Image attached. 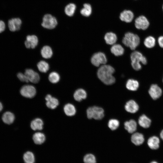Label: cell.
Returning <instances> with one entry per match:
<instances>
[{
  "mask_svg": "<svg viewBox=\"0 0 163 163\" xmlns=\"http://www.w3.org/2000/svg\"><path fill=\"white\" fill-rule=\"evenodd\" d=\"M150 163H158L157 161H151Z\"/></svg>",
  "mask_w": 163,
  "mask_h": 163,
  "instance_id": "cell-42",
  "label": "cell"
},
{
  "mask_svg": "<svg viewBox=\"0 0 163 163\" xmlns=\"http://www.w3.org/2000/svg\"><path fill=\"white\" fill-rule=\"evenodd\" d=\"M45 99L46 101V106L50 109H55L59 104V101L55 97H53L50 94H47L46 96Z\"/></svg>",
  "mask_w": 163,
  "mask_h": 163,
  "instance_id": "cell-14",
  "label": "cell"
},
{
  "mask_svg": "<svg viewBox=\"0 0 163 163\" xmlns=\"http://www.w3.org/2000/svg\"><path fill=\"white\" fill-rule=\"evenodd\" d=\"M43 123L40 118H36L33 120L30 123V127L34 130H41L43 128Z\"/></svg>",
  "mask_w": 163,
  "mask_h": 163,
  "instance_id": "cell-22",
  "label": "cell"
},
{
  "mask_svg": "<svg viewBox=\"0 0 163 163\" xmlns=\"http://www.w3.org/2000/svg\"><path fill=\"white\" fill-rule=\"evenodd\" d=\"M88 118L89 119L94 118L99 120L102 119L104 116V110L100 107L93 106L89 107L87 110Z\"/></svg>",
  "mask_w": 163,
  "mask_h": 163,
  "instance_id": "cell-4",
  "label": "cell"
},
{
  "mask_svg": "<svg viewBox=\"0 0 163 163\" xmlns=\"http://www.w3.org/2000/svg\"><path fill=\"white\" fill-rule=\"evenodd\" d=\"M140 39L136 34L128 32L126 33L123 37L122 42L126 46L132 50H135L140 43Z\"/></svg>",
  "mask_w": 163,
  "mask_h": 163,
  "instance_id": "cell-2",
  "label": "cell"
},
{
  "mask_svg": "<svg viewBox=\"0 0 163 163\" xmlns=\"http://www.w3.org/2000/svg\"><path fill=\"white\" fill-rule=\"evenodd\" d=\"M63 110L65 114L68 116H73L76 112L75 106L72 104L70 103L66 104L64 107Z\"/></svg>",
  "mask_w": 163,
  "mask_h": 163,
  "instance_id": "cell-28",
  "label": "cell"
},
{
  "mask_svg": "<svg viewBox=\"0 0 163 163\" xmlns=\"http://www.w3.org/2000/svg\"><path fill=\"white\" fill-rule=\"evenodd\" d=\"M40 54L42 57L45 59L51 58L53 54L52 48L49 45L43 46L40 50Z\"/></svg>",
  "mask_w": 163,
  "mask_h": 163,
  "instance_id": "cell-19",
  "label": "cell"
},
{
  "mask_svg": "<svg viewBox=\"0 0 163 163\" xmlns=\"http://www.w3.org/2000/svg\"><path fill=\"white\" fill-rule=\"evenodd\" d=\"M3 109V106L2 103L0 101V113L2 110Z\"/></svg>",
  "mask_w": 163,
  "mask_h": 163,
  "instance_id": "cell-40",
  "label": "cell"
},
{
  "mask_svg": "<svg viewBox=\"0 0 163 163\" xmlns=\"http://www.w3.org/2000/svg\"><path fill=\"white\" fill-rule=\"evenodd\" d=\"M60 77L57 72L53 71L48 76V79L50 82L53 84H56L60 81Z\"/></svg>",
  "mask_w": 163,
  "mask_h": 163,
  "instance_id": "cell-32",
  "label": "cell"
},
{
  "mask_svg": "<svg viewBox=\"0 0 163 163\" xmlns=\"http://www.w3.org/2000/svg\"></svg>",
  "mask_w": 163,
  "mask_h": 163,
  "instance_id": "cell-44",
  "label": "cell"
},
{
  "mask_svg": "<svg viewBox=\"0 0 163 163\" xmlns=\"http://www.w3.org/2000/svg\"><path fill=\"white\" fill-rule=\"evenodd\" d=\"M15 116L11 112L7 111L3 113L2 116V121L5 124L10 125L12 124L14 121Z\"/></svg>",
  "mask_w": 163,
  "mask_h": 163,
  "instance_id": "cell-13",
  "label": "cell"
},
{
  "mask_svg": "<svg viewBox=\"0 0 163 163\" xmlns=\"http://www.w3.org/2000/svg\"><path fill=\"white\" fill-rule=\"evenodd\" d=\"M22 24V21L19 18H12L8 20L6 27L11 32H15L19 30Z\"/></svg>",
  "mask_w": 163,
  "mask_h": 163,
  "instance_id": "cell-6",
  "label": "cell"
},
{
  "mask_svg": "<svg viewBox=\"0 0 163 163\" xmlns=\"http://www.w3.org/2000/svg\"><path fill=\"white\" fill-rule=\"evenodd\" d=\"M37 66L38 70L41 72L46 73L50 69V65L46 61L41 60L38 62L37 64Z\"/></svg>",
  "mask_w": 163,
  "mask_h": 163,
  "instance_id": "cell-27",
  "label": "cell"
},
{
  "mask_svg": "<svg viewBox=\"0 0 163 163\" xmlns=\"http://www.w3.org/2000/svg\"><path fill=\"white\" fill-rule=\"evenodd\" d=\"M131 140L132 142L136 146H139L144 142L145 139L143 135L141 133H136L131 136Z\"/></svg>",
  "mask_w": 163,
  "mask_h": 163,
  "instance_id": "cell-16",
  "label": "cell"
},
{
  "mask_svg": "<svg viewBox=\"0 0 163 163\" xmlns=\"http://www.w3.org/2000/svg\"><path fill=\"white\" fill-rule=\"evenodd\" d=\"M144 44L147 48H152L155 45V40L152 36H148L145 39Z\"/></svg>",
  "mask_w": 163,
  "mask_h": 163,
  "instance_id": "cell-34",
  "label": "cell"
},
{
  "mask_svg": "<svg viewBox=\"0 0 163 163\" xmlns=\"http://www.w3.org/2000/svg\"><path fill=\"white\" fill-rule=\"evenodd\" d=\"M22 158L24 163H35V155L31 151H27L25 152L23 155Z\"/></svg>",
  "mask_w": 163,
  "mask_h": 163,
  "instance_id": "cell-20",
  "label": "cell"
},
{
  "mask_svg": "<svg viewBox=\"0 0 163 163\" xmlns=\"http://www.w3.org/2000/svg\"><path fill=\"white\" fill-rule=\"evenodd\" d=\"M20 92L24 97L27 98H32L36 94V90L32 85H23L21 88Z\"/></svg>",
  "mask_w": 163,
  "mask_h": 163,
  "instance_id": "cell-7",
  "label": "cell"
},
{
  "mask_svg": "<svg viewBox=\"0 0 163 163\" xmlns=\"http://www.w3.org/2000/svg\"><path fill=\"white\" fill-rule=\"evenodd\" d=\"M104 39L107 44L113 45L116 42L117 37L115 34L112 32H109L105 34Z\"/></svg>",
  "mask_w": 163,
  "mask_h": 163,
  "instance_id": "cell-26",
  "label": "cell"
},
{
  "mask_svg": "<svg viewBox=\"0 0 163 163\" xmlns=\"http://www.w3.org/2000/svg\"><path fill=\"white\" fill-rule=\"evenodd\" d=\"M149 93L153 99L156 100L161 96L162 91L157 84H152L149 89Z\"/></svg>",
  "mask_w": 163,
  "mask_h": 163,
  "instance_id": "cell-12",
  "label": "cell"
},
{
  "mask_svg": "<svg viewBox=\"0 0 163 163\" xmlns=\"http://www.w3.org/2000/svg\"><path fill=\"white\" fill-rule=\"evenodd\" d=\"M32 139L34 143L38 145L43 144L46 140L45 135L40 132L35 133L33 136Z\"/></svg>",
  "mask_w": 163,
  "mask_h": 163,
  "instance_id": "cell-23",
  "label": "cell"
},
{
  "mask_svg": "<svg viewBox=\"0 0 163 163\" xmlns=\"http://www.w3.org/2000/svg\"><path fill=\"white\" fill-rule=\"evenodd\" d=\"M56 18L50 14H45L43 18L41 26L44 28L51 30L55 28L57 24Z\"/></svg>",
  "mask_w": 163,
  "mask_h": 163,
  "instance_id": "cell-5",
  "label": "cell"
},
{
  "mask_svg": "<svg viewBox=\"0 0 163 163\" xmlns=\"http://www.w3.org/2000/svg\"><path fill=\"white\" fill-rule=\"evenodd\" d=\"M76 6L74 3H70L67 5L65 7V12L68 16H72L75 12Z\"/></svg>",
  "mask_w": 163,
  "mask_h": 163,
  "instance_id": "cell-33",
  "label": "cell"
},
{
  "mask_svg": "<svg viewBox=\"0 0 163 163\" xmlns=\"http://www.w3.org/2000/svg\"><path fill=\"white\" fill-rule=\"evenodd\" d=\"M160 140L155 136L150 137L147 141V145L152 150H157L159 147Z\"/></svg>",
  "mask_w": 163,
  "mask_h": 163,
  "instance_id": "cell-18",
  "label": "cell"
},
{
  "mask_svg": "<svg viewBox=\"0 0 163 163\" xmlns=\"http://www.w3.org/2000/svg\"><path fill=\"white\" fill-rule=\"evenodd\" d=\"M162 8H163V6H162Z\"/></svg>",
  "mask_w": 163,
  "mask_h": 163,
  "instance_id": "cell-43",
  "label": "cell"
},
{
  "mask_svg": "<svg viewBox=\"0 0 163 163\" xmlns=\"http://www.w3.org/2000/svg\"><path fill=\"white\" fill-rule=\"evenodd\" d=\"M87 95V93L84 89L79 88L75 91L73 96L76 101H80L82 100L85 99L86 98Z\"/></svg>",
  "mask_w": 163,
  "mask_h": 163,
  "instance_id": "cell-24",
  "label": "cell"
},
{
  "mask_svg": "<svg viewBox=\"0 0 163 163\" xmlns=\"http://www.w3.org/2000/svg\"><path fill=\"white\" fill-rule=\"evenodd\" d=\"M38 43L39 39L36 35H29L26 36L24 44L26 48L33 49L37 46Z\"/></svg>",
  "mask_w": 163,
  "mask_h": 163,
  "instance_id": "cell-10",
  "label": "cell"
},
{
  "mask_svg": "<svg viewBox=\"0 0 163 163\" xmlns=\"http://www.w3.org/2000/svg\"><path fill=\"white\" fill-rule=\"evenodd\" d=\"M115 71L114 69L109 65H104L98 69L97 73L98 78L106 85L113 84L115 81L113 74Z\"/></svg>",
  "mask_w": 163,
  "mask_h": 163,
  "instance_id": "cell-1",
  "label": "cell"
},
{
  "mask_svg": "<svg viewBox=\"0 0 163 163\" xmlns=\"http://www.w3.org/2000/svg\"><path fill=\"white\" fill-rule=\"evenodd\" d=\"M139 82L136 80L131 79L127 80L126 84V87L129 90L135 91L139 87Z\"/></svg>",
  "mask_w": 163,
  "mask_h": 163,
  "instance_id": "cell-30",
  "label": "cell"
},
{
  "mask_svg": "<svg viewBox=\"0 0 163 163\" xmlns=\"http://www.w3.org/2000/svg\"><path fill=\"white\" fill-rule=\"evenodd\" d=\"M83 161L84 163H96V158L95 156L91 153L85 154L83 157Z\"/></svg>",
  "mask_w": 163,
  "mask_h": 163,
  "instance_id": "cell-35",
  "label": "cell"
},
{
  "mask_svg": "<svg viewBox=\"0 0 163 163\" xmlns=\"http://www.w3.org/2000/svg\"><path fill=\"white\" fill-rule=\"evenodd\" d=\"M158 41L159 46L163 48V36L159 37L158 38Z\"/></svg>",
  "mask_w": 163,
  "mask_h": 163,
  "instance_id": "cell-39",
  "label": "cell"
},
{
  "mask_svg": "<svg viewBox=\"0 0 163 163\" xmlns=\"http://www.w3.org/2000/svg\"><path fill=\"white\" fill-rule=\"evenodd\" d=\"M151 120L144 114L140 116L138 120L140 126L145 128H149L151 125Z\"/></svg>",
  "mask_w": 163,
  "mask_h": 163,
  "instance_id": "cell-25",
  "label": "cell"
},
{
  "mask_svg": "<svg viewBox=\"0 0 163 163\" xmlns=\"http://www.w3.org/2000/svg\"><path fill=\"white\" fill-rule=\"evenodd\" d=\"M24 73L29 82L34 84H37L39 82L40 75L38 72L33 69L30 68L26 69Z\"/></svg>",
  "mask_w": 163,
  "mask_h": 163,
  "instance_id": "cell-9",
  "label": "cell"
},
{
  "mask_svg": "<svg viewBox=\"0 0 163 163\" xmlns=\"http://www.w3.org/2000/svg\"><path fill=\"white\" fill-rule=\"evenodd\" d=\"M119 122L115 119H111L108 122V126L112 130H114L117 129L119 126Z\"/></svg>",
  "mask_w": 163,
  "mask_h": 163,
  "instance_id": "cell-36",
  "label": "cell"
},
{
  "mask_svg": "<svg viewBox=\"0 0 163 163\" xmlns=\"http://www.w3.org/2000/svg\"><path fill=\"white\" fill-rule=\"evenodd\" d=\"M131 65L133 68L135 70H140L142 68L140 64L146 65L147 63L146 58L138 51H134L130 55Z\"/></svg>",
  "mask_w": 163,
  "mask_h": 163,
  "instance_id": "cell-3",
  "label": "cell"
},
{
  "mask_svg": "<svg viewBox=\"0 0 163 163\" xmlns=\"http://www.w3.org/2000/svg\"><path fill=\"white\" fill-rule=\"evenodd\" d=\"M160 136L161 139L163 140V129L161 131L160 133Z\"/></svg>",
  "mask_w": 163,
  "mask_h": 163,
  "instance_id": "cell-41",
  "label": "cell"
},
{
  "mask_svg": "<svg viewBox=\"0 0 163 163\" xmlns=\"http://www.w3.org/2000/svg\"><path fill=\"white\" fill-rule=\"evenodd\" d=\"M149 25V21L144 16H140L135 20V26L138 29L145 30L148 27Z\"/></svg>",
  "mask_w": 163,
  "mask_h": 163,
  "instance_id": "cell-11",
  "label": "cell"
},
{
  "mask_svg": "<svg viewBox=\"0 0 163 163\" xmlns=\"http://www.w3.org/2000/svg\"><path fill=\"white\" fill-rule=\"evenodd\" d=\"M134 16V14L131 11L126 10L120 13V18L122 21L130 23L133 20Z\"/></svg>",
  "mask_w": 163,
  "mask_h": 163,
  "instance_id": "cell-15",
  "label": "cell"
},
{
  "mask_svg": "<svg viewBox=\"0 0 163 163\" xmlns=\"http://www.w3.org/2000/svg\"><path fill=\"white\" fill-rule=\"evenodd\" d=\"M92 9L91 5L88 3H85L83 5V8L80 10V13L84 16L88 17L91 14Z\"/></svg>",
  "mask_w": 163,
  "mask_h": 163,
  "instance_id": "cell-31",
  "label": "cell"
},
{
  "mask_svg": "<svg viewBox=\"0 0 163 163\" xmlns=\"http://www.w3.org/2000/svg\"><path fill=\"white\" fill-rule=\"evenodd\" d=\"M92 64L96 67L100 65H104L107 62V59L105 54L102 52H99L94 54L91 59Z\"/></svg>",
  "mask_w": 163,
  "mask_h": 163,
  "instance_id": "cell-8",
  "label": "cell"
},
{
  "mask_svg": "<svg viewBox=\"0 0 163 163\" xmlns=\"http://www.w3.org/2000/svg\"><path fill=\"white\" fill-rule=\"evenodd\" d=\"M111 52L116 56L122 55L124 53V49L123 47L119 44H115L111 47L110 49Z\"/></svg>",
  "mask_w": 163,
  "mask_h": 163,
  "instance_id": "cell-29",
  "label": "cell"
},
{
  "mask_svg": "<svg viewBox=\"0 0 163 163\" xmlns=\"http://www.w3.org/2000/svg\"><path fill=\"white\" fill-rule=\"evenodd\" d=\"M125 108L128 112L134 113L138 110L139 106L134 101L130 100L126 103L125 106Z\"/></svg>",
  "mask_w": 163,
  "mask_h": 163,
  "instance_id": "cell-17",
  "label": "cell"
},
{
  "mask_svg": "<svg viewBox=\"0 0 163 163\" xmlns=\"http://www.w3.org/2000/svg\"><path fill=\"white\" fill-rule=\"evenodd\" d=\"M17 75L18 79L21 81L27 83L29 82L24 73L19 72L17 73Z\"/></svg>",
  "mask_w": 163,
  "mask_h": 163,
  "instance_id": "cell-37",
  "label": "cell"
},
{
  "mask_svg": "<svg viewBox=\"0 0 163 163\" xmlns=\"http://www.w3.org/2000/svg\"><path fill=\"white\" fill-rule=\"evenodd\" d=\"M6 27L7 25L3 21L0 20V34L5 31Z\"/></svg>",
  "mask_w": 163,
  "mask_h": 163,
  "instance_id": "cell-38",
  "label": "cell"
},
{
  "mask_svg": "<svg viewBox=\"0 0 163 163\" xmlns=\"http://www.w3.org/2000/svg\"><path fill=\"white\" fill-rule=\"evenodd\" d=\"M125 129L129 133L135 132L137 128V123L135 120H131L125 122L124 123Z\"/></svg>",
  "mask_w": 163,
  "mask_h": 163,
  "instance_id": "cell-21",
  "label": "cell"
}]
</instances>
